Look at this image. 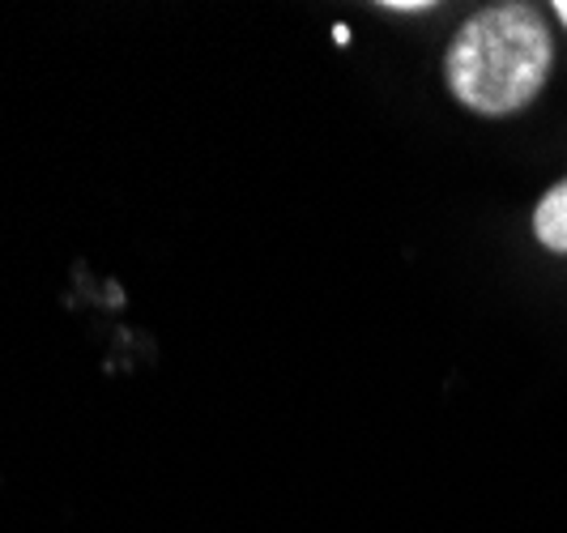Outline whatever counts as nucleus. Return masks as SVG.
Masks as SVG:
<instances>
[{"instance_id":"nucleus-3","label":"nucleus","mask_w":567,"mask_h":533,"mask_svg":"<svg viewBox=\"0 0 567 533\" xmlns=\"http://www.w3.org/2000/svg\"><path fill=\"white\" fill-rule=\"evenodd\" d=\"M555 13L564 18V27H567V0H555Z\"/></svg>"},{"instance_id":"nucleus-2","label":"nucleus","mask_w":567,"mask_h":533,"mask_svg":"<svg viewBox=\"0 0 567 533\" xmlns=\"http://www.w3.org/2000/svg\"><path fill=\"white\" fill-rule=\"evenodd\" d=\"M534 235H538L550 253L567 256V180L555 184V188L538 201V209H534Z\"/></svg>"},{"instance_id":"nucleus-1","label":"nucleus","mask_w":567,"mask_h":533,"mask_svg":"<svg viewBox=\"0 0 567 533\" xmlns=\"http://www.w3.org/2000/svg\"><path fill=\"white\" fill-rule=\"evenodd\" d=\"M555 43L529 4H491L456 30L444 78L456 99L478 115L529 107L550 78Z\"/></svg>"}]
</instances>
